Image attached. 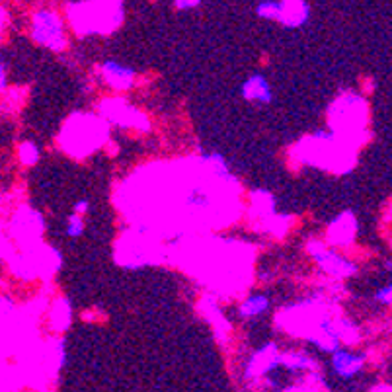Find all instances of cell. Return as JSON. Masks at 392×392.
<instances>
[{
	"mask_svg": "<svg viewBox=\"0 0 392 392\" xmlns=\"http://www.w3.org/2000/svg\"><path fill=\"white\" fill-rule=\"evenodd\" d=\"M33 35L35 39L47 45V47H61L63 43V26L61 20L55 12L42 10L35 14V20H33Z\"/></svg>",
	"mask_w": 392,
	"mask_h": 392,
	"instance_id": "obj_1",
	"label": "cell"
},
{
	"mask_svg": "<svg viewBox=\"0 0 392 392\" xmlns=\"http://www.w3.org/2000/svg\"><path fill=\"white\" fill-rule=\"evenodd\" d=\"M295 8V2L291 4H279V2H262L258 6V14L262 18H277L281 20L289 28H299L308 20L310 12H308V4H301V8L297 12Z\"/></svg>",
	"mask_w": 392,
	"mask_h": 392,
	"instance_id": "obj_2",
	"label": "cell"
},
{
	"mask_svg": "<svg viewBox=\"0 0 392 392\" xmlns=\"http://www.w3.org/2000/svg\"><path fill=\"white\" fill-rule=\"evenodd\" d=\"M363 355L357 353H351V351H334L332 353V365H334V371L339 375L341 379H351L355 377L357 373L363 369Z\"/></svg>",
	"mask_w": 392,
	"mask_h": 392,
	"instance_id": "obj_3",
	"label": "cell"
},
{
	"mask_svg": "<svg viewBox=\"0 0 392 392\" xmlns=\"http://www.w3.org/2000/svg\"><path fill=\"white\" fill-rule=\"evenodd\" d=\"M242 96L250 102H260V104H269L274 102V92L271 86L267 84L262 75H252L242 84Z\"/></svg>",
	"mask_w": 392,
	"mask_h": 392,
	"instance_id": "obj_4",
	"label": "cell"
},
{
	"mask_svg": "<svg viewBox=\"0 0 392 392\" xmlns=\"http://www.w3.org/2000/svg\"><path fill=\"white\" fill-rule=\"evenodd\" d=\"M102 71H104V78L114 88L123 90V88H129V86L133 84L135 73H133V69H129L125 64L116 63V61H106V63L102 64Z\"/></svg>",
	"mask_w": 392,
	"mask_h": 392,
	"instance_id": "obj_5",
	"label": "cell"
},
{
	"mask_svg": "<svg viewBox=\"0 0 392 392\" xmlns=\"http://www.w3.org/2000/svg\"><path fill=\"white\" fill-rule=\"evenodd\" d=\"M267 308H269V297L264 293H254L240 305V314L244 318H254L267 312Z\"/></svg>",
	"mask_w": 392,
	"mask_h": 392,
	"instance_id": "obj_6",
	"label": "cell"
},
{
	"mask_svg": "<svg viewBox=\"0 0 392 392\" xmlns=\"http://www.w3.org/2000/svg\"><path fill=\"white\" fill-rule=\"evenodd\" d=\"M317 260L320 264L324 265L328 271L332 274H339V276H346V274H353V265L348 264L344 258L326 252V250H320V254H317Z\"/></svg>",
	"mask_w": 392,
	"mask_h": 392,
	"instance_id": "obj_7",
	"label": "cell"
},
{
	"mask_svg": "<svg viewBox=\"0 0 392 392\" xmlns=\"http://www.w3.org/2000/svg\"><path fill=\"white\" fill-rule=\"evenodd\" d=\"M279 363L293 369V371H301V369H307L310 361L301 353H283V355H279Z\"/></svg>",
	"mask_w": 392,
	"mask_h": 392,
	"instance_id": "obj_8",
	"label": "cell"
},
{
	"mask_svg": "<svg viewBox=\"0 0 392 392\" xmlns=\"http://www.w3.org/2000/svg\"><path fill=\"white\" fill-rule=\"evenodd\" d=\"M82 233H84V217L73 213L69 217V223H66V234L71 238H78V236H82Z\"/></svg>",
	"mask_w": 392,
	"mask_h": 392,
	"instance_id": "obj_9",
	"label": "cell"
},
{
	"mask_svg": "<svg viewBox=\"0 0 392 392\" xmlns=\"http://www.w3.org/2000/svg\"><path fill=\"white\" fill-rule=\"evenodd\" d=\"M88 211V202H86V199H82V202H78L75 205V215H80V217H82V215H84V213Z\"/></svg>",
	"mask_w": 392,
	"mask_h": 392,
	"instance_id": "obj_10",
	"label": "cell"
},
{
	"mask_svg": "<svg viewBox=\"0 0 392 392\" xmlns=\"http://www.w3.org/2000/svg\"><path fill=\"white\" fill-rule=\"evenodd\" d=\"M382 299H384V303H389V301H391V287H384V291H379V293H377V301H382Z\"/></svg>",
	"mask_w": 392,
	"mask_h": 392,
	"instance_id": "obj_11",
	"label": "cell"
},
{
	"mask_svg": "<svg viewBox=\"0 0 392 392\" xmlns=\"http://www.w3.org/2000/svg\"><path fill=\"white\" fill-rule=\"evenodd\" d=\"M178 8H186V6H197V2H178Z\"/></svg>",
	"mask_w": 392,
	"mask_h": 392,
	"instance_id": "obj_12",
	"label": "cell"
}]
</instances>
